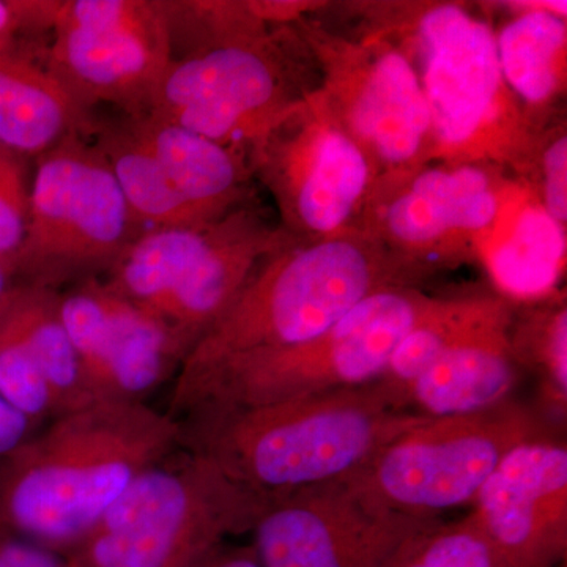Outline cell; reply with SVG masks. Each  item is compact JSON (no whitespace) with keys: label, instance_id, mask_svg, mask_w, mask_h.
Wrapping results in <instances>:
<instances>
[{"label":"cell","instance_id":"cell-1","mask_svg":"<svg viewBox=\"0 0 567 567\" xmlns=\"http://www.w3.org/2000/svg\"><path fill=\"white\" fill-rule=\"evenodd\" d=\"M178 447V421L147 402L96 401L54 417L0 456V528L66 554Z\"/></svg>","mask_w":567,"mask_h":567},{"label":"cell","instance_id":"cell-2","mask_svg":"<svg viewBox=\"0 0 567 567\" xmlns=\"http://www.w3.org/2000/svg\"><path fill=\"white\" fill-rule=\"evenodd\" d=\"M425 420L377 382L274 404L197 405L177 417L183 450L268 498L344 480Z\"/></svg>","mask_w":567,"mask_h":567},{"label":"cell","instance_id":"cell-3","mask_svg":"<svg viewBox=\"0 0 567 567\" xmlns=\"http://www.w3.org/2000/svg\"><path fill=\"white\" fill-rule=\"evenodd\" d=\"M368 31L401 44L423 87L435 163L511 171L527 182L537 132L499 69L495 31L464 3H372Z\"/></svg>","mask_w":567,"mask_h":567},{"label":"cell","instance_id":"cell-4","mask_svg":"<svg viewBox=\"0 0 567 567\" xmlns=\"http://www.w3.org/2000/svg\"><path fill=\"white\" fill-rule=\"evenodd\" d=\"M421 281L365 233L315 244L295 240L260 260L175 379L200 374L237 354L303 344L369 295Z\"/></svg>","mask_w":567,"mask_h":567},{"label":"cell","instance_id":"cell-5","mask_svg":"<svg viewBox=\"0 0 567 567\" xmlns=\"http://www.w3.org/2000/svg\"><path fill=\"white\" fill-rule=\"evenodd\" d=\"M268 498L178 447L133 481L71 550L80 567H192L251 533Z\"/></svg>","mask_w":567,"mask_h":567},{"label":"cell","instance_id":"cell-6","mask_svg":"<svg viewBox=\"0 0 567 567\" xmlns=\"http://www.w3.org/2000/svg\"><path fill=\"white\" fill-rule=\"evenodd\" d=\"M432 300L417 286L369 295L303 344L237 354L200 374L175 379L167 413L177 420L197 405H265L368 385L383 374Z\"/></svg>","mask_w":567,"mask_h":567},{"label":"cell","instance_id":"cell-7","mask_svg":"<svg viewBox=\"0 0 567 567\" xmlns=\"http://www.w3.org/2000/svg\"><path fill=\"white\" fill-rule=\"evenodd\" d=\"M145 230L111 166L87 136L71 134L35 158L24 240L11 259V282L62 292L104 278Z\"/></svg>","mask_w":567,"mask_h":567},{"label":"cell","instance_id":"cell-8","mask_svg":"<svg viewBox=\"0 0 567 567\" xmlns=\"http://www.w3.org/2000/svg\"><path fill=\"white\" fill-rule=\"evenodd\" d=\"M319 91L380 178L435 163L434 134L412 58L386 37L336 32L311 17L290 24Z\"/></svg>","mask_w":567,"mask_h":567},{"label":"cell","instance_id":"cell-9","mask_svg":"<svg viewBox=\"0 0 567 567\" xmlns=\"http://www.w3.org/2000/svg\"><path fill=\"white\" fill-rule=\"evenodd\" d=\"M544 436L551 432L543 416L509 399L472 415L427 417L346 480L398 513L440 518L473 505L506 454Z\"/></svg>","mask_w":567,"mask_h":567},{"label":"cell","instance_id":"cell-10","mask_svg":"<svg viewBox=\"0 0 567 567\" xmlns=\"http://www.w3.org/2000/svg\"><path fill=\"white\" fill-rule=\"evenodd\" d=\"M305 47L290 25L174 61L152 117L245 153L316 85L306 84Z\"/></svg>","mask_w":567,"mask_h":567},{"label":"cell","instance_id":"cell-11","mask_svg":"<svg viewBox=\"0 0 567 567\" xmlns=\"http://www.w3.org/2000/svg\"><path fill=\"white\" fill-rule=\"evenodd\" d=\"M249 166L274 197L279 226L295 240L363 233L377 173L317 85L254 144Z\"/></svg>","mask_w":567,"mask_h":567},{"label":"cell","instance_id":"cell-12","mask_svg":"<svg viewBox=\"0 0 567 567\" xmlns=\"http://www.w3.org/2000/svg\"><path fill=\"white\" fill-rule=\"evenodd\" d=\"M511 181L495 167L432 163L375 181L363 233L421 279L477 260Z\"/></svg>","mask_w":567,"mask_h":567},{"label":"cell","instance_id":"cell-13","mask_svg":"<svg viewBox=\"0 0 567 567\" xmlns=\"http://www.w3.org/2000/svg\"><path fill=\"white\" fill-rule=\"evenodd\" d=\"M47 62L87 110L147 114L174 62L162 0H63Z\"/></svg>","mask_w":567,"mask_h":567},{"label":"cell","instance_id":"cell-14","mask_svg":"<svg viewBox=\"0 0 567 567\" xmlns=\"http://www.w3.org/2000/svg\"><path fill=\"white\" fill-rule=\"evenodd\" d=\"M439 522L380 505L344 477L276 496L251 546L262 567H395Z\"/></svg>","mask_w":567,"mask_h":567},{"label":"cell","instance_id":"cell-15","mask_svg":"<svg viewBox=\"0 0 567 567\" xmlns=\"http://www.w3.org/2000/svg\"><path fill=\"white\" fill-rule=\"evenodd\" d=\"M61 315L95 401L145 402L185 363L173 333L102 278L62 290Z\"/></svg>","mask_w":567,"mask_h":567},{"label":"cell","instance_id":"cell-16","mask_svg":"<svg viewBox=\"0 0 567 567\" xmlns=\"http://www.w3.org/2000/svg\"><path fill=\"white\" fill-rule=\"evenodd\" d=\"M506 567H558L567 555V446L555 436L514 447L473 502Z\"/></svg>","mask_w":567,"mask_h":567},{"label":"cell","instance_id":"cell-17","mask_svg":"<svg viewBox=\"0 0 567 567\" xmlns=\"http://www.w3.org/2000/svg\"><path fill=\"white\" fill-rule=\"evenodd\" d=\"M48 43H28L0 54V145L39 158L71 136L91 137L87 110L48 66Z\"/></svg>","mask_w":567,"mask_h":567},{"label":"cell","instance_id":"cell-18","mask_svg":"<svg viewBox=\"0 0 567 567\" xmlns=\"http://www.w3.org/2000/svg\"><path fill=\"white\" fill-rule=\"evenodd\" d=\"M566 238V230L547 215L528 183L514 177L477 260H483L496 292L517 305L536 303L558 295Z\"/></svg>","mask_w":567,"mask_h":567},{"label":"cell","instance_id":"cell-19","mask_svg":"<svg viewBox=\"0 0 567 567\" xmlns=\"http://www.w3.org/2000/svg\"><path fill=\"white\" fill-rule=\"evenodd\" d=\"M513 11L495 31L499 69L537 132L561 115L567 87L566 2H502Z\"/></svg>","mask_w":567,"mask_h":567},{"label":"cell","instance_id":"cell-20","mask_svg":"<svg viewBox=\"0 0 567 567\" xmlns=\"http://www.w3.org/2000/svg\"><path fill=\"white\" fill-rule=\"evenodd\" d=\"M122 115L175 189L196 207L219 218L254 196L245 153L148 114Z\"/></svg>","mask_w":567,"mask_h":567},{"label":"cell","instance_id":"cell-21","mask_svg":"<svg viewBox=\"0 0 567 567\" xmlns=\"http://www.w3.org/2000/svg\"><path fill=\"white\" fill-rule=\"evenodd\" d=\"M0 341L50 386L59 416L95 401L61 315V292L11 282L0 298Z\"/></svg>","mask_w":567,"mask_h":567},{"label":"cell","instance_id":"cell-22","mask_svg":"<svg viewBox=\"0 0 567 567\" xmlns=\"http://www.w3.org/2000/svg\"><path fill=\"white\" fill-rule=\"evenodd\" d=\"M509 330L442 354L405 388L402 406L415 415L447 417L484 412L513 399L520 368L511 353Z\"/></svg>","mask_w":567,"mask_h":567},{"label":"cell","instance_id":"cell-23","mask_svg":"<svg viewBox=\"0 0 567 567\" xmlns=\"http://www.w3.org/2000/svg\"><path fill=\"white\" fill-rule=\"evenodd\" d=\"M516 309L517 303L498 292L434 297L375 382L405 410L402 393L427 365L450 350L509 330Z\"/></svg>","mask_w":567,"mask_h":567},{"label":"cell","instance_id":"cell-24","mask_svg":"<svg viewBox=\"0 0 567 567\" xmlns=\"http://www.w3.org/2000/svg\"><path fill=\"white\" fill-rule=\"evenodd\" d=\"M91 137L110 164L142 229L197 227L221 218L196 207L175 189L147 148L134 136L122 114L117 118L96 117Z\"/></svg>","mask_w":567,"mask_h":567},{"label":"cell","instance_id":"cell-25","mask_svg":"<svg viewBox=\"0 0 567 567\" xmlns=\"http://www.w3.org/2000/svg\"><path fill=\"white\" fill-rule=\"evenodd\" d=\"M511 353L518 368L539 379L544 401L558 415L567 405V306L566 298H547L517 305L509 330Z\"/></svg>","mask_w":567,"mask_h":567},{"label":"cell","instance_id":"cell-26","mask_svg":"<svg viewBox=\"0 0 567 567\" xmlns=\"http://www.w3.org/2000/svg\"><path fill=\"white\" fill-rule=\"evenodd\" d=\"M174 61L270 31L248 0H162Z\"/></svg>","mask_w":567,"mask_h":567},{"label":"cell","instance_id":"cell-27","mask_svg":"<svg viewBox=\"0 0 567 567\" xmlns=\"http://www.w3.org/2000/svg\"><path fill=\"white\" fill-rule=\"evenodd\" d=\"M395 567H506L473 513L423 533Z\"/></svg>","mask_w":567,"mask_h":567},{"label":"cell","instance_id":"cell-28","mask_svg":"<svg viewBox=\"0 0 567 567\" xmlns=\"http://www.w3.org/2000/svg\"><path fill=\"white\" fill-rule=\"evenodd\" d=\"M29 159L0 145V264L7 274L28 227L33 178Z\"/></svg>","mask_w":567,"mask_h":567},{"label":"cell","instance_id":"cell-29","mask_svg":"<svg viewBox=\"0 0 567 567\" xmlns=\"http://www.w3.org/2000/svg\"><path fill=\"white\" fill-rule=\"evenodd\" d=\"M547 215L567 227V130L558 115L539 134L527 181Z\"/></svg>","mask_w":567,"mask_h":567},{"label":"cell","instance_id":"cell-30","mask_svg":"<svg viewBox=\"0 0 567 567\" xmlns=\"http://www.w3.org/2000/svg\"><path fill=\"white\" fill-rule=\"evenodd\" d=\"M63 0H0V54L28 43H47Z\"/></svg>","mask_w":567,"mask_h":567},{"label":"cell","instance_id":"cell-31","mask_svg":"<svg viewBox=\"0 0 567 567\" xmlns=\"http://www.w3.org/2000/svg\"><path fill=\"white\" fill-rule=\"evenodd\" d=\"M0 567H80L70 555L0 528Z\"/></svg>","mask_w":567,"mask_h":567},{"label":"cell","instance_id":"cell-32","mask_svg":"<svg viewBox=\"0 0 567 567\" xmlns=\"http://www.w3.org/2000/svg\"><path fill=\"white\" fill-rule=\"evenodd\" d=\"M35 431L39 427L0 395V456L10 453Z\"/></svg>","mask_w":567,"mask_h":567},{"label":"cell","instance_id":"cell-33","mask_svg":"<svg viewBox=\"0 0 567 567\" xmlns=\"http://www.w3.org/2000/svg\"><path fill=\"white\" fill-rule=\"evenodd\" d=\"M192 567H262L252 546L223 543Z\"/></svg>","mask_w":567,"mask_h":567},{"label":"cell","instance_id":"cell-34","mask_svg":"<svg viewBox=\"0 0 567 567\" xmlns=\"http://www.w3.org/2000/svg\"><path fill=\"white\" fill-rule=\"evenodd\" d=\"M11 284V279L9 274H7L6 267H3L2 264H0V298L3 297V293L9 290Z\"/></svg>","mask_w":567,"mask_h":567}]
</instances>
